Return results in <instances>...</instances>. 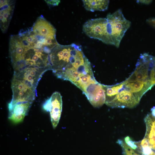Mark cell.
Wrapping results in <instances>:
<instances>
[{
  "instance_id": "cell-1",
  "label": "cell",
  "mask_w": 155,
  "mask_h": 155,
  "mask_svg": "<svg viewBox=\"0 0 155 155\" xmlns=\"http://www.w3.org/2000/svg\"><path fill=\"white\" fill-rule=\"evenodd\" d=\"M52 49L31 29L11 35L9 53L14 72L30 67L50 68L49 56Z\"/></svg>"
},
{
  "instance_id": "cell-2",
  "label": "cell",
  "mask_w": 155,
  "mask_h": 155,
  "mask_svg": "<svg viewBox=\"0 0 155 155\" xmlns=\"http://www.w3.org/2000/svg\"><path fill=\"white\" fill-rule=\"evenodd\" d=\"M131 25V22L125 18L119 9L112 14L109 13L105 18L88 20L83 25L82 30L90 38L118 48Z\"/></svg>"
},
{
  "instance_id": "cell-3",
  "label": "cell",
  "mask_w": 155,
  "mask_h": 155,
  "mask_svg": "<svg viewBox=\"0 0 155 155\" xmlns=\"http://www.w3.org/2000/svg\"><path fill=\"white\" fill-rule=\"evenodd\" d=\"M54 74L59 78L70 82L79 89L94 77L91 63L81 47L74 43L62 69Z\"/></svg>"
},
{
  "instance_id": "cell-4",
  "label": "cell",
  "mask_w": 155,
  "mask_h": 155,
  "mask_svg": "<svg viewBox=\"0 0 155 155\" xmlns=\"http://www.w3.org/2000/svg\"><path fill=\"white\" fill-rule=\"evenodd\" d=\"M38 81L14 72L11 82L13 95L10 102L12 105L21 102L32 103L35 99Z\"/></svg>"
},
{
  "instance_id": "cell-5",
  "label": "cell",
  "mask_w": 155,
  "mask_h": 155,
  "mask_svg": "<svg viewBox=\"0 0 155 155\" xmlns=\"http://www.w3.org/2000/svg\"><path fill=\"white\" fill-rule=\"evenodd\" d=\"M31 28L37 35L48 39H56V29L42 15L37 18Z\"/></svg>"
},
{
  "instance_id": "cell-6",
  "label": "cell",
  "mask_w": 155,
  "mask_h": 155,
  "mask_svg": "<svg viewBox=\"0 0 155 155\" xmlns=\"http://www.w3.org/2000/svg\"><path fill=\"white\" fill-rule=\"evenodd\" d=\"M15 2L14 0H0V26L3 33L8 30L13 13Z\"/></svg>"
},
{
  "instance_id": "cell-7",
  "label": "cell",
  "mask_w": 155,
  "mask_h": 155,
  "mask_svg": "<svg viewBox=\"0 0 155 155\" xmlns=\"http://www.w3.org/2000/svg\"><path fill=\"white\" fill-rule=\"evenodd\" d=\"M51 107L50 111L51 120L53 126L55 128L57 126L62 110V102L60 94L54 93L51 97Z\"/></svg>"
},
{
  "instance_id": "cell-8",
  "label": "cell",
  "mask_w": 155,
  "mask_h": 155,
  "mask_svg": "<svg viewBox=\"0 0 155 155\" xmlns=\"http://www.w3.org/2000/svg\"><path fill=\"white\" fill-rule=\"evenodd\" d=\"M85 95L94 107H100L105 103V91L103 84L99 83Z\"/></svg>"
},
{
  "instance_id": "cell-9",
  "label": "cell",
  "mask_w": 155,
  "mask_h": 155,
  "mask_svg": "<svg viewBox=\"0 0 155 155\" xmlns=\"http://www.w3.org/2000/svg\"><path fill=\"white\" fill-rule=\"evenodd\" d=\"M32 103L21 102L8 108V118L15 123L22 122L26 115Z\"/></svg>"
},
{
  "instance_id": "cell-10",
  "label": "cell",
  "mask_w": 155,
  "mask_h": 155,
  "mask_svg": "<svg viewBox=\"0 0 155 155\" xmlns=\"http://www.w3.org/2000/svg\"><path fill=\"white\" fill-rule=\"evenodd\" d=\"M85 8L87 10L94 12L95 11H104L108 7L109 0H82Z\"/></svg>"
},
{
  "instance_id": "cell-11",
  "label": "cell",
  "mask_w": 155,
  "mask_h": 155,
  "mask_svg": "<svg viewBox=\"0 0 155 155\" xmlns=\"http://www.w3.org/2000/svg\"><path fill=\"white\" fill-rule=\"evenodd\" d=\"M117 142L122 147L123 155H140L135 153L124 141L119 140Z\"/></svg>"
},
{
  "instance_id": "cell-12",
  "label": "cell",
  "mask_w": 155,
  "mask_h": 155,
  "mask_svg": "<svg viewBox=\"0 0 155 155\" xmlns=\"http://www.w3.org/2000/svg\"><path fill=\"white\" fill-rule=\"evenodd\" d=\"M125 142L131 148L135 150L137 148L136 142L133 141L129 136L126 137L124 138Z\"/></svg>"
},
{
  "instance_id": "cell-13",
  "label": "cell",
  "mask_w": 155,
  "mask_h": 155,
  "mask_svg": "<svg viewBox=\"0 0 155 155\" xmlns=\"http://www.w3.org/2000/svg\"><path fill=\"white\" fill-rule=\"evenodd\" d=\"M150 78L151 84L153 86L155 85V61L151 69Z\"/></svg>"
},
{
  "instance_id": "cell-14",
  "label": "cell",
  "mask_w": 155,
  "mask_h": 155,
  "mask_svg": "<svg viewBox=\"0 0 155 155\" xmlns=\"http://www.w3.org/2000/svg\"><path fill=\"white\" fill-rule=\"evenodd\" d=\"M51 107V97L47 99L45 102L42 106L43 109L46 111L50 112Z\"/></svg>"
},
{
  "instance_id": "cell-15",
  "label": "cell",
  "mask_w": 155,
  "mask_h": 155,
  "mask_svg": "<svg viewBox=\"0 0 155 155\" xmlns=\"http://www.w3.org/2000/svg\"><path fill=\"white\" fill-rule=\"evenodd\" d=\"M48 5L51 7L58 5L60 2V0H45Z\"/></svg>"
},
{
  "instance_id": "cell-16",
  "label": "cell",
  "mask_w": 155,
  "mask_h": 155,
  "mask_svg": "<svg viewBox=\"0 0 155 155\" xmlns=\"http://www.w3.org/2000/svg\"><path fill=\"white\" fill-rule=\"evenodd\" d=\"M146 22L148 23L155 28V18H151L147 19Z\"/></svg>"
},
{
  "instance_id": "cell-17",
  "label": "cell",
  "mask_w": 155,
  "mask_h": 155,
  "mask_svg": "<svg viewBox=\"0 0 155 155\" xmlns=\"http://www.w3.org/2000/svg\"><path fill=\"white\" fill-rule=\"evenodd\" d=\"M152 1L151 0H137V2L139 3L148 4L150 3Z\"/></svg>"
}]
</instances>
